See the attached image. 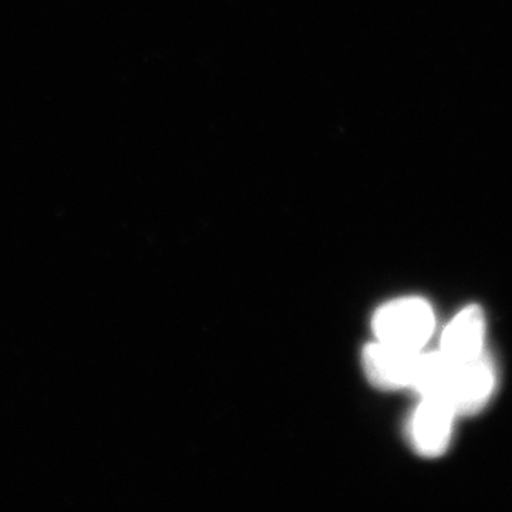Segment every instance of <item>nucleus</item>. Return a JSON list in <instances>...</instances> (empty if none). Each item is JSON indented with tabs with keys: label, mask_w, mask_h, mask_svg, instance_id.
Segmentation results:
<instances>
[{
	"label": "nucleus",
	"mask_w": 512,
	"mask_h": 512,
	"mask_svg": "<svg viewBox=\"0 0 512 512\" xmlns=\"http://www.w3.org/2000/svg\"><path fill=\"white\" fill-rule=\"evenodd\" d=\"M494 389L493 365L485 355L470 362H453L448 359L436 393L429 399L447 403L457 417L471 416L487 406Z\"/></svg>",
	"instance_id": "obj_1"
},
{
	"label": "nucleus",
	"mask_w": 512,
	"mask_h": 512,
	"mask_svg": "<svg viewBox=\"0 0 512 512\" xmlns=\"http://www.w3.org/2000/svg\"><path fill=\"white\" fill-rule=\"evenodd\" d=\"M436 326L429 303L420 298H402L386 303L373 316L377 342L394 348L423 350Z\"/></svg>",
	"instance_id": "obj_2"
},
{
	"label": "nucleus",
	"mask_w": 512,
	"mask_h": 512,
	"mask_svg": "<svg viewBox=\"0 0 512 512\" xmlns=\"http://www.w3.org/2000/svg\"><path fill=\"white\" fill-rule=\"evenodd\" d=\"M423 350L394 348L376 342L363 352V369L367 380L382 390L412 389Z\"/></svg>",
	"instance_id": "obj_3"
},
{
	"label": "nucleus",
	"mask_w": 512,
	"mask_h": 512,
	"mask_svg": "<svg viewBox=\"0 0 512 512\" xmlns=\"http://www.w3.org/2000/svg\"><path fill=\"white\" fill-rule=\"evenodd\" d=\"M457 414L439 399L421 397L410 419V443L423 457H440L450 447Z\"/></svg>",
	"instance_id": "obj_4"
},
{
	"label": "nucleus",
	"mask_w": 512,
	"mask_h": 512,
	"mask_svg": "<svg viewBox=\"0 0 512 512\" xmlns=\"http://www.w3.org/2000/svg\"><path fill=\"white\" fill-rule=\"evenodd\" d=\"M487 318L478 305L466 306L448 323L440 352L453 362H470L484 356Z\"/></svg>",
	"instance_id": "obj_5"
}]
</instances>
